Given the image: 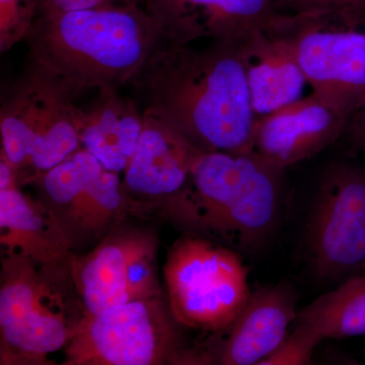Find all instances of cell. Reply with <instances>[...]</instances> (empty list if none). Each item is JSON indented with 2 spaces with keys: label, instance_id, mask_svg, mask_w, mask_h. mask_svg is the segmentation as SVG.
Here are the masks:
<instances>
[{
  "label": "cell",
  "instance_id": "obj_1",
  "mask_svg": "<svg viewBox=\"0 0 365 365\" xmlns=\"http://www.w3.org/2000/svg\"><path fill=\"white\" fill-rule=\"evenodd\" d=\"M137 98L201 151L249 153L255 114L240 46L163 40L132 79Z\"/></svg>",
  "mask_w": 365,
  "mask_h": 365
},
{
  "label": "cell",
  "instance_id": "obj_2",
  "mask_svg": "<svg viewBox=\"0 0 365 365\" xmlns=\"http://www.w3.org/2000/svg\"><path fill=\"white\" fill-rule=\"evenodd\" d=\"M26 41L29 62L78 95L130 83L163 38L145 7L135 4L42 11Z\"/></svg>",
  "mask_w": 365,
  "mask_h": 365
},
{
  "label": "cell",
  "instance_id": "obj_3",
  "mask_svg": "<svg viewBox=\"0 0 365 365\" xmlns=\"http://www.w3.org/2000/svg\"><path fill=\"white\" fill-rule=\"evenodd\" d=\"M282 173L252 151H203L192 170L187 225L259 248L279 220Z\"/></svg>",
  "mask_w": 365,
  "mask_h": 365
},
{
  "label": "cell",
  "instance_id": "obj_4",
  "mask_svg": "<svg viewBox=\"0 0 365 365\" xmlns=\"http://www.w3.org/2000/svg\"><path fill=\"white\" fill-rule=\"evenodd\" d=\"M58 78L29 62L6 86L0 107L1 157L16 176L32 170L33 179L81 148L74 121V97Z\"/></svg>",
  "mask_w": 365,
  "mask_h": 365
},
{
  "label": "cell",
  "instance_id": "obj_5",
  "mask_svg": "<svg viewBox=\"0 0 365 365\" xmlns=\"http://www.w3.org/2000/svg\"><path fill=\"white\" fill-rule=\"evenodd\" d=\"M163 275L173 318L195 330L225 332L251 295L240 255L199 235L172 247Z\"/></svg>",
  "mask_w": 365,
  "mask_h": 365
},
{
  "label": "cell",
  "instance_id": "obj_6",
  "mask_svg": "<svg viewBox=\"0 0 365 365\" xmlns=\"http://www.w3.org/2000/svg\"><path fill=\"white\" fill-rule=\"evenodd\" d=\"M277 23L313 93L351 117L365 102V26L334 11L280 14Z\"/></svg>",
  "mask_w": 365,
  "mask_h": 365
},
{
  "label": "cell",
  "instance_id": "obj_7",
  "mask_svg": "<svg viewBox=\"0 0 365 365\" xmlns=\"http://www.w3.org/2000/svg\"><path fill=\"white\" fill-rule=\"evenodd\" d=\"M309 267L322 280L365 270V170L334 163L319 182L306 232Z\"/></svg>",
  "mask_w": 365,
  "mask_h": 365
},
{
  "label": "cell",
  "instance_id": "obj_8",
  "mask_svg": "<svg viewBox=\"0 0 365 365\" xmlns=\"http://www.w3.org/2000/svg\"><path fill=\"white\" fill-rule=\"evenodd\" d=\"M155 297L86 314L67 344V364L150 365L176 352V333Z\"/></svg>",
  "mask_w": 365,
  "mask_h": 365
},
{
  "label": "cell",
  "instance_id": "obj_9",
  "mask_svg": "<svg viewBox=\"0 0 365 365\" xmlns=\"http://www.w3.org/2000/svg\"><path fill=\"white\" fill-rule=\"evenodd\" d=\"M30 262L18 256L9 262L0 290V328L6 347L37 359L67 346L78 325H69L58 292Z\"/></svg>",
  "mask_w": 365,
  "mask_h": 365
},
{
  "label": "cell",
  "instance_id": "obj_10",
  "mask_svg": "<svg viewBox=\"0 0 365 365\" xmlns=\"http://www.w3.org/2000/svg\"><path fill=\"white\" fill-rule=\"evenodd\" d=\"M153 252L150 239L129 235L108 240L85 258L72 262V279L86 314L157 297Z\"/></svg>",
  "mask_w": 365,
  "mask_h": 365
},
{
  "label": "cell",
  "instance_id": "obj_11",
  "mask_svg": "<svg viewBox=\"0 0 365 365\" xmlns=\"http://www.w3.org/2000/svg\"><path fill=\"white\" fill-rule=\"evenodd\" d=\"M163 40L201 39L240 46L279 16L276 0H143Z\"/></svg>",
  "mask_w": 365,
  "mask_h": 365
},
{
  "label": "cell",
  "instance_id": "obj_12",
  "mask_svg": "<svg viewBox=\"0 0 365 365\" xmlns=\"http://www.w3.org/2000/svg\"><path fill=\"white\" fill-rule=\"evenodd\" d=\"M349 118L312 93L258 117L252 153L274 167H288L316 157L342 138Z\"/></svg>",
  "mask_w": 365,
  "mask_h": 365
},
{
  "label": "cell",
  "instance_id": "obj_13",
  "mask_svg": "<svg viewBox=\"0 0 365 365\" xmlns=\"http://www.w3.org/2000/svg\"><path fill=\"white\" fill-rule=\"evenodd\" d=\"M143 112V129L125 170L123 188L148 198L165 199L178 217L188 200L194 163L203 151L162 118Z\"/></svg>",
  "mask_w": 365,
  "mask_h": 365
},
{
  "label": "cell",
  "instance_id": "obj_14",
  "mask_svg": "<svg viewBox=\"0 0 365 365\" xmlns=\"http://www.w3.org/2000/svg\"><path fill=\"white\" fill-rule=\"evenodd\" d=\"M46 198L86 230L104 227L123 202L117 173L83 148L36 178Z\"/></svg>",
  "mask_w": 365,
  "mask_h": 365
},
{
  "label": "cell",
  "instance_id": "obj_15",
  "mask_svg": "<svg viewBox=\"0 0 365 365\" xmlns=\"http://www.w3.org/2000/svg\"><path fill=\"white\" fill-rule=\"evenodd\" d=\"M81 93L74 97L81 148L97 158L107 170H126L138 145L143 112L117 88H90L86 100Z\"/></svg>",
  "mask_w": 365,
  "mask_h": 365
},
{
  "label": "cell",
  "instance_id": "obj_16",
  "mask_svg": "<svg viewBox=\"0 0 365 365\" xmlns=\"http://www.w3.org/2000/svg\"><path fill=\"white\" fill-rule=\"evenodd\" d=\"M277 19L240 45V56L257 118L302 98L307 83L294 45L278 25Z\"/></svg>",
  "mask_w": 365,
  "mask_h": 365
},
{
  "label": "cell",
  "instance_id": "obj_17",
  "mask_svg": "<svg viewBox=\"0 0 365 365\" xmlns=\"http://www.w3.org/2000/svg\"><path fill=\"white\" fill-rule=\"evenodd\" d=\"M297 302V295L287 282L251 292L241 314L223 332L227 339L220 348V364L260 365L287 337L299 312Z\"/></svg>",
  "mask_w": 365,
  "mask_h": 365
},
{
  "label": "cell",
  "instance_id": "obj_18",
  "mask_svg": "<svg viewBox=\"0 0 365 365\" xmlns=\"http://www.w3.org/2000/svg\"><path fill=\"white\" fill-rule=\"evenodd\" d=\"M0 228L1 245L13 256L43 265L61 260L68 246L53 212L29 200L16 182L0 190Z\"/></svg>",
  "mask_w": 365,
  "mask_h": 365
},
{
  "label": "cell",
  "instance_id": "obj_19",
  "mask_svg": "<svg viewBox=\"0 0 365 365\" xmlns=\"http://www.w3.org/2000/svg\"><path fill=\"white\" fill-rule=\"evenodd\" d=\"M294 324V332L316 346L365 335V270L297 312Z\"/></svg>",
  "mask_w": 365,
  "mask_h": 365
},
{
  "label": "cell",
  "instance_id": "obj_20",
  "mask_svg": "<svg viewBox=\"0 0 365 365\" xmlns=\"http://www.w3.org/2000/svg\"><path fill=\"white\" fill-rule=\"evenodd\" d=\"M41 0H0V52L30 35L40 14Z\"/></svg>",
  "mask_w": 365,
  "mask_h": 365
},
{
  "label": "cell",
  "instance_id": "obj_21",
  "mask_svg": "<svg viewBox=\"0 0 365 365\" xmlns=\"http://www.w3.org/2000/svg\"><path fill=\"white\" fill-rule=\"evenodd\" d=\"M276 9L279 14L292 16L334 11L365 26V0H276Z\"/></svg>",
  "mask_w": 365,
  "mask_h": 365
},
{
  "label": "cell",
  "instance_id": "obj_22",
  "mask_svg": "<svg viewBox=\"0 0 365 365\" xmlns=\"http://www.w3.org/2000/svg\"><path fill=\"white\" fill-rule=\"evenodd\" d=\"M316 346L299 334H288L279 347L263 360L260 365L309 364Z\"/></svg>",
  "mask_w": 365,
  "mask_h": 365
},
{
  "label": "cell",
  "instance_id": "obj_23",
  "mask_svg": "<svg viewBox=\"0 0 365 365\" xmlns=\"http://www.w3.org/2000/svg\"><path fill=\"white\" fill-rule=\"evenodd\" d=\"M141 0H41L42 11H71L101 7L126 6L138 4Z\"/></svg>",
  "mask_w": 365,
  "mask_h": 365
},
{
  "label": "cell",
  "instance_id": "obj_24",
  "mask_svg": "<svg viewBox=\"0 0 365 365\" xmlns=\"http://www.w3.org/2000/svg\"><path fill=\"white\" fill-rule=\"evenodd\" d=\"M352 153L365 151V102L349 118L342 138Z\"/></svg>",
  "mask_w": 365,
  "mask_h": 365
}]
</instances>
